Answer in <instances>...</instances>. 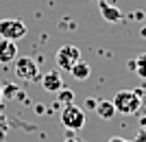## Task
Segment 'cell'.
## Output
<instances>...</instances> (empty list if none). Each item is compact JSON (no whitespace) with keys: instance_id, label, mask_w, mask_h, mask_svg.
<instances>
[{"instance_id":"6da1fadb","label":"cell","mask_w":146,"mask_h":142,"mask_svg":"<svg viewBox=\"0 0 146 142\" xmlns=\"http://www.w3.org/2000/svg\"><path fill=\"white\" fill-rule=\"evenodd\" d=\"M111 103L116 105L118 114H124V116H133V114L140 111V96H137L135 90H120V92H116Z\"/></svg>"},{"instance_id":"7a4b0ae2","label":"cell","mask_w":146,"mask_h":142,"mask_svg":"<svg viewBox=\"0 0 146 142\" xmlns=\"http://www.w3.org/2000/svg\"><path fill=\"white\" fill-rule=\"evenodd\" d=\"M59 118H61V125H63L66 129H70V131H79V129L85 127V111L81 109L79 105H74V103L63 105Z\"/></svg>"},{"instance_id":"3957f363","label":"cell","mask_w":146,"mask_h":142,"mask_svg":"<svg viewBox=\"0 0 146 142\" xmlns=\"http://www.w3.org/2000/svg\"><path fill=\"white\" fill-rule=\"evenodd\" d=\"M15 77H18L22 83H31V81L39 79V66L33 57H18L15 59Z\"/></svg>"},{"instance_id":"277c9868","label":"cell","mask_w":146,"mask_h":142,"mask_svg":"<svg viewBox=\"0 0 146 142\" xmlns=\"http://www.w3.org/2000/svg\"><path fill=\"white\" fill-rule=\"evenodd\" d=\"M29 33V29H26V24L22 22V20H0V37L2 39H11V42H18V39H22V37Z\"/></svg>"},{"instance_id":"5b68a950","label":"cell","mask_w":146,"mask_h":142,"mask_svg":"<svg viewBox=\"0 0 146 142\" xmlns=\"http://www.w3.org/2000/svg\"><path fill=\"white\" fill-rule=\"evenodd\" d=\"M55 59H57L59 70H68V72H70V68L81 59V50L76 48V46H72V44H66V46H61V48L57 50Z\"/></svg>"},{"instance_id":"8992f818","label":"cell","mask_w":146,"mask_h":142,"mask_svg":"<svg viewBox=\"0 0 146 142\" xmlns=\"http://www.w3.org/2000/svg\"><path fill=\"white\" fill-rule=\"evenodd\" d=\"M42 85H44V90H46V92L57 94L61 87H63V77H61V70L57 68V70L46 72V74L42 77Z\"/></svg>"},{"instance_id":"52a82bcc","label":"cell","mask_w":146,"mask_h":142,"mask_svg":"<svg viewBox=\"0 0 146 142\" xmlns=\"http://www.w3.org/2000/svg\"><path fill=\"white\" fill-rule=\"evenodd\" d=\"M15 59H18V46H15V42L0 37V63L7 66V63L15 61Z\"/></svg>"},{"instance_id":"ba28073f","label":"cell","mask_w":146,"mask_h":142,"mask_svg":"<svg viewBox=\"0 0 146 142\" xmlns=\"http://www.w3.org/2000/svg\"><path fill=\"white\" fill-rule=\"evenodd\" d=\"M98 7H100V13H103V18L107 20V22H120L122 20V11L118 7L109 5L107 0H98Z\"/></svg>"},{"instance_id":"9c48e42d","label":"cell","mask_w":146,"mask_h":142,"mask_svg":"<svg viewBox=\"0 0 146 142\" xmlns=\"http://www.w3.org/2000/svg\"><path fill=\"white\" fill-rule=\"evenodd\" d=\"M96 114L103 118V120H111L118 111H116V105H113L111 101H98L96 103Z\"/></svg>"},{"instance_id":"30bf717a","label":"cell","mask_w":146,"mask_h":142,"mask_svg":"<svg viewBox=\"0 0 146 142\" xmlns=\"http://www.w3.org/2000/svg\"><path fill=\"white\" fill-rule=\"evenodd\" d=\"M70 74H72L74 79H79V81H85L87 77L92 74V68H90V63H85L83 59H79V61L70 68Z\"/></svg>"},{"instance_id":"8fae6325","label":"cell","mask_w":146,"mask_h":142,"mask_svg":"<svg viewBox=\"0 0 146 142\" xmlns=\"http://www.w3.org/2000/svg\"><path fill=\"white\" fill-rule=\"evenodd\" d=\"M129 68L133 70V72L137 74L140 79H144V81H146V50H144V53H140V55L135 57L133 61L129 63Z\"/></svg>"},{"instance_id":"7c38bea8","label":"cell","mask_w":146,"mask_h":142,"mask_svg":"<svg viewBox=\"0 0 146 142\" xmlns=\"http://www.w3.org/2000/svg\"><path fill=\"white\" fill-rule=\"evenodd\" d=\"M57 101H59L61 105H70V103H74V92L63 85L59 92H57Z\"/></svg>"},{"instance_id":"4fadbf2b","label":"cell","mask_w":146,"mask_h":142,"mask_svg":"<svg viewBox=\"0 0 146 142\" xmlns=\"http://www.w3.org/2000/svg\"><path fill=\"white\" fill-rule=\"evenodd\" d=\"M137 96H140V111L146 114V87H140V90H135Z\"/></svg>"},{"instance_id":"5bb4252c","label":"cell","mask_w":146,"mask_h":142,"mask_svg":"<svg viewBox=\"0 0 146 142\" xmlns=\"http://www.w3.org/2000/svg\"><path fill=\"white\" fill-rule=\"evenodd\" d=\"M133 140L135 142H146V129H140V131H137V136H135Z\"/></svg>"},{"instance_id":"9a60e30c","label":"cell","mask_w":146,"mask_h":142,"mask_svg":"<svg viewBox=\"0 0 146 142\" xmlns=\"http://www.w3.org/2000/svg\"><path fill=\"white\" fill-rule=\"evenodd\" d=\"M96 103H98L96 99H87V107H90V109H92V107H94V109H96Z\"/></svg>"},{"instance_id":"2e32d148","label":"cell","mask_w":146,"mask_h":142,"mask_svg":"<svg viewBox=\"0 0 146 142\" xmlns=\"http://www.w3.org/2000/svg\"><path fill=\"white\" fill-rule=\"evenodd\" d=\"M140 129H146V114H142L140 118Z\"/></svg>"},{"instance_id":"e0dca14e","label":"cell","mask_w":146,"mask_h":142,"mask_svg":"<svg viewBox=\"0 0 146 142\" xmlns=\"http://www.w3.org/2000/svg\"><path fill=\"white\" fill-rule=\"evenodd\" d=\"M107 142H127V140H124V138H120V136H113V138H109Z\"/></svg>"},{"instance_id":"ac0fdd59","label":"cell","mask_w":146,"mask_h":142,"mask_svg":"<svg viewBox=\"0 0 146 142\" xmlns=\"http://www.w3.org/2000/svg\"><path fill=\"white\" fill-rule=\"evenodd\" d=\"M63 142H81L79 138H68V140H63Z\"/></svg>"},{"instance_id":"d6986e66","label":"cell","mask_w":146,"mask_h":142,"mask_svg":"<svg viewBox=\"0 0 146 142\" xmlns=\"http://www.w3.org/2000/svg\"><path fill=\"white\" fill-rule=\"evenodd\" d=\"M0 103H2V85H0Z\"/></svg>"},{"instance_id":"ffe728a7","label":"cell","mask_w":146,"mask_h":142,"mask_svg":"<svg viewBox=\"0 0 146 142\" xmlns=\"http://www.w3.org/2000/svg\"><path fill=\"white\" fill-rule=\"evenodd\" d=\"M127 142H135V140H127Z\"/></svg>"}]
</instances>
